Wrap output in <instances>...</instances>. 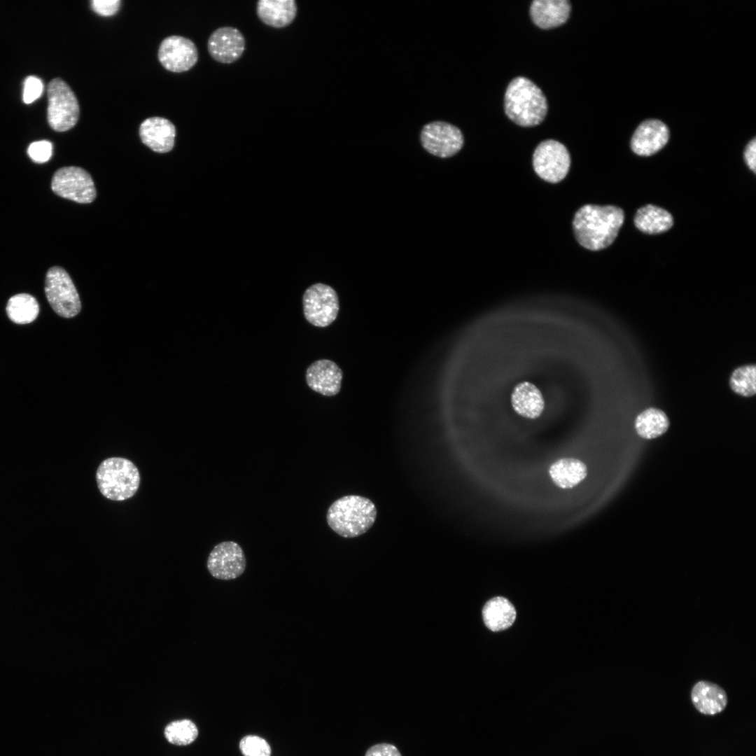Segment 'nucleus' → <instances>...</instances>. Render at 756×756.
<instances>
[{
  "mask_svg": "<svg viewBox=\"0 0 756 756\" xmlns=\"http://www.w3.org/2000/svg\"><path fill=\"white\" fill-rule=\"evenodd\" d=\"M101 493L106 498L121 501L132 497L140 484L137 467L129 459L111 457L104 460L96 472Z\"/></svg>",
  "mask_w": 756,
  "mask_h": 756,
  "instance_id": "obj_4",
  "label": "nucleus"
},
{
  "mask_svg": "<svg viewBox=\"0 0 756 756\" xmlns=\"http://www.w3.org/2000/svg\"><path fill=\"white\" fill-rule=\"evenodd\" d=\"M243 34L232 27H222L209 37L207 49L211 57L218 62L231 64L237 61L245 50Z\"/></svg>",
  "mask_w": 756,
  "mask_h": 756,
  "instance_id": "obj_13",
  "label": "nucleus"
},
{
  "mask_svg": "<svg viewBox=\"0 0 756 756\" xmlns=\"http://www.w3.org/2000/svg\"><path fill=\"white\" fill-rule=\"evenodd\" d=\"M6 312L13 323L25 325L36 319L40 312V307L33 295L29 293H18L8 299Z\"/></svg>",
  "mask_w": 756,
  "mask_h": 756,
  "instance_id": "obj_24",
  "label": "nucleus"
},
{
  "mask_svg": "<svg viewBox=\"0 0 756 756\" xmlns=\"http://www.w3.org/2000/svg\"><path fill=\"white\" fill-rule=\"evenodd\" d=\"M668 139V127L659 120L649 119L641 122L635 130L631 148L638 155L650 156L661 150Z\"/></svg>",
  "mask_w": 756,
  "mask_h": 756,
  "instance_id": "obj_14",
  "label": "nucleus"
},
{
  "mask_svg": "<svg viewBox=\"0 0 756 756\" xmlns=\"http://www.w3.org/2000/svg\"><path fill=\"white\" fill-rule=\"evenodd\" d=\"M298 13L295 0H260L256 4V13L260 20L273 28H284L290 25Z\"/></svg>",
  "mask_w": 756,
  "mask_h": 756,
  "instance_id": "obj_19",
  "label": "nucleus"
},
{
  "mask_svg": "<svg viewBox=\"0 0 756 756\" xmlns=\"http://www.w3.org/2000/svg\"><path fill=\"white\" fill-rule=\"evenodd\" d=\"M120 0H92L90 1L92 10L103 16L115 14L120 8Z\"/></svg>",
  "mask_w": 756,
  "mask_h": 756,
  "instance_id": "obj_31",
  "label": "nucleus"
},
{
  "mask_svg": "<svg viewBox=\"0 0 756 756\" xmlns=\"http://www.w3.org/2000/svg\"><path fill=\"white\" fill-rule=\"evenodd\" d=\"M510 399L513 410L524 418L536 419L544 410L545 402L540 391L529 382L517 384Z\"/></svg>",
  "mask_w": 756,
  "mask_h": 756,
  "instance_id": "obj_20",
  "label": "nucleus"
},
{
  "mask_svg": "<svg viewBox=\"0 0 756 756\" xmlns=\"http://www.w3.org/2000/svg\"><path fill=\"white\" fill-rule=\"evenodd\" d=\"M342 377L340 368L328 359L316 360L306 371L308 386L326 396H333L340 392Z\"/></svg>",
  "mask_w": 756,
  "mask_h": 756,
  "instance_id": "obj_15",
  "label": "nucleus"
},
{
  "mask_svg": "<svg viewBox=\"0 0 756 756\" xmlns=\"http://www.w3.org/2000/svg\"><path fill=\"white\" fill-rule=\"evenodd\" d=\"M420 138L423 147L428 153L443 158L456 154L464 142L463 134L457 127L441 121L424 125Z\"/></svg>",
  "mask_w": 756,
  "mask_h": 756,
  "instance_id": "obj_10",
  "label": "nucleus"
},
{
  "mask_svg": "<svg viewBox=\"0 0 756 756\" xmlns=\"http://www.w3.org/2000/svg\"><path fill=\"white\" fill-rule=\"evenodd\" d=\"M43 90L41 80L34 76L27 77L24 81L23 102L31 104L41 97Z\"/></svg>",
  "mask_w": 756,
  "mask_h": 756,
  "instance_id": "obj_30",
  "label": "nucleus"
},
{
  "mask_svg": "<svg viewBox=\"0 0 756 756\" xmlns=\"http://www.w3.org/2000/svg\"><path fill=\"white\" fill-rule=\"evenodd\" d=\"M634 222L640 231L649 234L664 232L673 225V216L668 211L652 204L640 208Z\"/></svg>",
  "mask_w": 756,
  "mask_h": 756,
  "instance_id": "obj_23",
  "label": "nucleus"
},
{
  "mask_svg": "<svg viewBox=\"0 0 756 756\" xmlns=\"http://www.w3.org/2000/svg\"><path fill=\"white\" fill-rule=\"evenodd\" d=\"M571 10L568 0H534L530 15L534 24L541 29H551L564 24Z\"/></svg>",
  "mask_w": 756,
  "mask_h": 756,
  "instance_id": "obj_18",
  "label": "nucleus"
},
{
  "mask_svg": "<svg viewBox=\"0 0 756 756\" xmlns=\"http://www.w3.org/2000/svg\"><path fill=\"white\" fill-rule=\"evenodd\" d=\"M51 188L56 195L78 203H90L96 197L91 176L78 167H65L56 171L52 178Z\"/></svg>",
  "mask_w": 756,
  "mask_h": 756,
  "instance_id": "obj_9",
  "label": "nucleus"
},
{
  "mask_svg": "<svg viewBox=\"0 0 756 756\" xmlns=\"http://www.w3.org/2000/svg\"><path fill=\"white\" fill-rule=\"evenodd\" d=\"M209 573L221 580H230L243 574L246 566L244 552L233 541L217 544L209 553L206 563Z\"/></svg>",
  "mask_w": 756,
  "mask_h": 756,
  "instance_id": "obj_11",
  "label": "nucleus"
},
{
  "mask_svg": "<svg viewBox=\"0 0 756 756\" xmlns=\"http://www.w3.org/2000/svg\"><path fill=\"white\" fill-rule=\"evenodd\" d=\"M239 748L244 756H270L271 748L262 738L248 735L239 742Z\"/></svg>",
  "mask_w": 756,
  "mask_h": 756,
  "instance_id": "obj_28",
  "label": "nucleus"
},
{
  "mask_svg": "<svg viewBox=\"0 0 756 756\" xmlns=\"http://www.w3.org/2000/svg\"><path fill=\"white\" fill-rule=\"evenodd\" d=\"M570 165V154L561 143L548 139L538 145L533 155L536 173L550 183H558L567 175Z\"/></svg>",
  "mask_w": 756,
  "mask_h": 756,
  "instance_id": "obj_8",
  "label": "nucleus"
},
{
  "mask_svg": "<svg viewBox=\"0 0 756 756\" xmlns=\"http://www.w3.org/2000/svg\"><path fill=\"white\" fill-rule=\"evenodd\" d=\"M44 290L49 304L59 316L70 318L80 312L79 295L70 276L62 267L54 266L48 270Z\"/></svg>",
  "mask_w": 756,
  "mask_h": 756,
  "instance_id": "obj_5",
  "label": "nucleus"
},
{
  "mask_svg": "<svg viewBox=\"0 0 756 756\" xmlns=\"http://www.w3.org/2000/svg\"><path fill=\"white\" fill-rule=\"evenodd\" d=\"M624 220V211L618 206L586 204L576 211L573 229L582 246L598 251L612 244Z\"/></svg>",
  "mask_w": 756,
  "mask_h": 756,
  "instance_id": "obj_1",
  "label": "nucleus"
},
{
  "mask_svg": "<svg viewBox=\"0 0 756 756\" xmlns=\"http://www.w3.org/2000/svg\"><path fill=\"white\" fill-rule=\"evenodd\" d=\"M729 386L736 394L751 397L756 393V366L749 364L733 370L729 377Z\"/></svg>",
  "mask_w": 756,
  "mask_h": 756,
  "instance_id": "obj_26",
  "label": "nucleus"
},
{
  "mask_svg": "<svg viewBox=\"0 0 756 756\" xmlns=\"http://www.w3.org/2000/svg\"><path fill=\"white\" fill-rule=\"evenodd\" d=\"M304 315L314 326L326 327L337 318L340 309L336 291L330 286L318 283L309 287L302 297Z\"/></svg>",
  "mask_w": 756,
  "mask_h": 756,
  "instance_id": "obj_7",
  "label": "nucleus"
},
{
  "mask_svg": "<svg viewBox=\"0 0 756 756\" xmlns=\"http://www.w3.org/2000/svg\"><path fill=\"white\" fill-rule=\"evenodd\" d=\"M485 625L493 631L510 627L516 619L513 605L503 597H495L486 603L482 610Z\"/></svg>",
  "mask_w": 756,
  "mask_h": 756,
  "instance_id": "obj_22",
  "label": "nucleus"
},
{
  "mask_svg": "<svg viewBox=\"0 0 756 756\" xmlns=\"http://www.w3.org/2000/svg\"><path fill=\"white\" fill-rule=\"evenodd\" d=\"M691 701L696 710L705 715H715L727 707L728 698L720 685L706 680L696 682L690 693Z\"/></svg>",
  "mask_w": 756,
  "mask_h": 756,
  "instance_id": "obj_17",
  "label": "nucleus"
},
{
  "mask_svg": "<svg viewBox=\"0 0 756 756\" xmlns=\"http://www.w3.org/2000/svg\"><path fill=\"white\" fill-rule=\"evenodd\" d=\"M198 729L190 720L174 721L164 729L167 740L175 745L186 746L192 743L197 737Z\"/></svg>",
  "mask_w": 756,
  "mask_h": 756,
  "instance_id": "obj_27",
  "label": "nucleus"
},
{
  "mask_svg": "<svg viewBox=\"0 0 756 756\" xmlns=\"http://www.w3.org/2000/svg\"><path fill=\"white\" fill-rule=\"evenodd\" d=\"M48 122L57 132L71 129L78 122L79 105L71 88L62 79L54 78L48 86Z\"/></svg>",
  "mask_w": 756,
  "mask_h": 756,
  "instance_id": "obj_6",
  "label": "nucleus"
},
{
  "mask_svg": "<svg viewBox=\"0 0 756 756\" xmlns=\"http://www.w3.org/2000/svg\"><path fill=\"white\" fill-rule=\"evenodd\" d=\"M744 160L750 170L756 172V139L754 138L747 144L744 150Z\"/></svg>",
  "mask_w": 756,
  "mask_h": 756,
  "instance_id": "obj_33",
  "label": "nucleus"
},
{
  "mask_svg": "<svg viewBox=\"0 0 756 756\" xmlns=\"http://www.w3.org/2000/svg\"><path fill=\"white\" fill-rule=\"evenodd\" d=\"M669 420L666 413L657 408L650 407L640 412L636 418L635 428L643 438H656L666 432Z\"/></svg>",
  "mask_w": 756,
  "mask_h": 756,
  "instance_id": "obj_25",
  "label": "nucleus"
},
{
  "mask_svg": "<svg viewBox=\"0 0 756 756\" xmlns=\"http://www.w3.org/2000/svg\"><path fill=\"white\" fill-rule=\"evenodd\" d=\"M504 108L507 116L517 125L533 127L545 118L547 103L543 92L534 83L519 76L507 85Z\"/></svg>",
  "mask_w": 756,
  "mask_h": 756,
  "instance_id": "obj_3",
  "label": "nucleus"
},
{
  "mask_svg": "<svg viewBox=\"0 0 756 756\" xmlns=\"http://www.w3.org/2000/svg\"><path fill=\"white\" fill-rule=\"evenodd\" d=\"M377 508L368 498L348 495L335 500L329 507L326 520L329 527L343 538H356L365 533L374 524Z\"/></svg>",
  "mask_w": 756,
  "mask_h": 756,
  "instance_id": "obj_2",
  "label": "nucleus"
},
{
  "mask_svg": "<svg viewBox=\"0 0 756 756\" xmlns=\"http://www.w3.org/2000/svg\"><path fill=\"white\" fill-rule=\"evenodd\" d=\"M158 57L167 70L183 72L197 63L198 52L190 39L181 36H170L161 42Z\"/></svg>",
  "mask_w": 756,
  "mask_h": 756,
  "instance_id": "obj_12",
  "label": "nucleus"
},
{
  "mask_svg": "<svg viewBox=\"0 0 756 756\" xmlns=\"http://www.w3.org/2000/svg\"><path fill=\"white\" fill-rule=\"evenodd\" d=\"M549 474L558 487L567 489L577 486L587 477V468L579 459L564 458L550 465Z\"/></svg>",
  "mask_w": 756,
  "mask_h": 756,
  "instance_id": "obj_21",
  "label": "nucleus"
},
{
  "mask_svg": "<svg viewBox=\"0 0 756 756\" xmlns=\"http://www.w3.org/2000/svg\"><path fill=\"white\" fill-rule=\"evenodd\" d=\"M52 153V144L46 140L31 143L27 149L29 158L37 163H43L50 160Z\"/></svg>",
  "mask_w": 756,
  "mask_h": 756,
  "instance_id": "obj_29",
  "label": "nucleus"
},
{
  "mask_svg": "<svg viewBox=\"0 0 756 756\" xmlns=\"http://www.w3.org/2000/svg\"><path fill=\"white\" fill-rule=\"evenodd\" d=\"M139 132L143 144L155 152L167 153L174 147L176 129L168 119L148 118L141 123Z\"/></svg>",
  "mask_w": 756,
  "mask_h": 756,
  "instance_id": "obj_16",
  "label": "nucleus"
},
{
  "mask_svg": "<svg viewBox=\"0 0 756 756\" xmlns=\"http://www.w3.org/2000/svg\"><path fill=\"white\" fill-rule=\"evenodd\" d=\"M365 756H401L396 746L388 743H379L370 747Z\"/></svg>",
  "mask_w": 756,
  "mask_h": 756,
  "instance_id": "obj_32",
  "label": "nucleus"
}]
</instances>
